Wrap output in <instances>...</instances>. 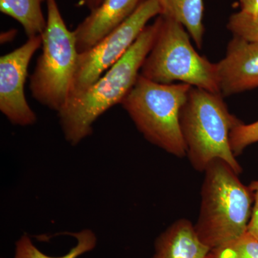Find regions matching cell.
<instances>
[{
	"label": "cell",
	"instance_id": "cell-1",
	"mask_svg": "<svg viewBox=\"0 0 258 258\" xmlns=\"http://www.w3.org/2000/svg\"><path fill=\"white\" fill-rule=\"evenodd\" d=\"M159 20L147 25L124 55L79 96L58 112L64 138L72 145L91 135L101 115L121 103L133 88L157 36Z\"/></svg>",
	"mask_w": 258,
	"mask_h": 258
},
{
	"label": "cell",
	"instance_id": "cell-2",
	"mask_svg": "<svg viewBox=\"0 0 258 258\" xmlns=\"http://www.w3.org/2000/svg\"><path fill=\"white\" fill-rule=\"evenodd\" d=\"M204 172L195 228L202 242L213 249L231 243L247 232L254 196L239 174L221 159L212 161Z\"/></svg>",
	"mask_w": 258,
	"mask_h": 258
},
{
	"label": "cell",
	"instance_id": "cell-3",
	"mask_svg": "<svg viewBox=\"0 0 258 258\" xmlns=\"http://www.w3.org/2000/svg\"><path fill=\"white\" fill-rule=\"evenodd\" d=\"M179 121L186 157L195 170L204 172L212 161L221 159L237 174L242 172L230 143L231 131L241 121L229 112L221 94L192 86Z\"/></svg>",
	"mask_w": 258,
	"mask_h": 258
},
{
	"label": "cell",
	"instance_id": "cell-4",
	"mask_svg": "<svg viewBox=\"0 0 258 258\" xmlns=\"http://www.w3.org/2000/svg\"><path fill=\"white\" fill-rule=\"evenodd\" d=\"M192 86L162 84L139 75L120 104L144 138L175 157L186 156L180 113Z\"/></svg>",
	"mask_w": 258,
	"mask_h": 258
},
{
	"label": "cell",
	"instance_id": "cell-5",
	"mask_svg": "<svg viewBox=\"0 0 258 258\" xmlns=\"http://www.w3.org/2000/svg\"><path fill=\"white\" fill-rule=\"evenodd\" d=\"M47 25L41 35L42 52L30 76L32 97L59 111L69 101L79 52L76 35L66 26L56 0H46Z\"/></svg>",
	"mask_w": 258,
	"mask_h": 258
},
{
	"label": "cell",
	"instance_id": "cell-6",
	"mask_svg": "<svg viewBox=\"0 0 258 258\" xmlns=\"http://www.w3.org/2000/svg\"><path fill=\"white\" fill-rule=\"evenodd\" d=\"M157 18V36L140 75L156 83L171 84L180 81L220 94L217 63L199 55L181 24L161 15Z\"/></svg>",
	"mask_w": 258,
	"mask_h": 258
},
{
	"label": "cell",
	"instance_id": "cell-7",
	"mask_svg": "<svg viewBox=\"0 0 258 258\" xmlns=\"http://www.w3.org/2000/svg\"><path fill=\"white\" fill-rule=\"evenodd\" d=\"M161 14V7L158 0H144L133 14L119 26L103 37L95 46L79 53L69 100L84 92L119 60L147 26L148 22Z\"/></svg>",
	"mask_w": 258,
	"mask_h": 258
},
{
	"label": "cell",
	"instance_id": "cell-8",
	"mask_svg": "<svg viewBox=\"0 0 258 258\" xmlns=\"http://www.w3.org/2000/svg\"><path fill=\"white\" fill-rule=\"evenodd\" d=\"M41 46V35L30 37L22 46L0 57V111L13 124L28 126L36 122L25 97V84L30 60Z\"/></svg>",
	"mask_w": 258,
	"mask_h": 258
},
{
	"label": "cell",
	"instance_id": "cell-9",
	"mask_svg": "<svg viewBox=\"0 0 258 258\" xmlns=\"http://www.w3.org/2000/svg\"><path fill=\"white\" fill-rule=\"evenodd\" d=\"M219 88L229 96L258 87V42L233 36L217 63Z\"/></svg>",
	"mask_w": 258,
	"mask_h": 258
},
{
	"label": "cell",
	"instance_id": "cell-10",
	"mask_svg": "<svg viewBox=\"0 0 258 258\" xmlns=\"http://www.w3.org/2000/svg\"><path fill=\"white\" fill-rule=\"evenodd\" d=\"M144 0H103L74 30L79 53L95 46L129 18Z\"/></svg>",
	"mask_w": 258,
	"mask_h": 258
},
{
	"label": "cell",
	"instance_id": "cell-11",
	"mask_svg": "<svg viewBox=\"0 0 258 258\" xmlns=\"http://www.w3.org/2000/svg\"><path fill=\"white\" fill-rule=\"evenodd\" d=\"M210 250L199 238L195 225L181 218L158 237L152 258H205Z\"/></svg>",
	"mask_w": 258,
	"mask_h": 258
},
{
	"label": "cell",
	"instance_id": "cell-12",
	"mask_svg": "<svg viewBox=\"0 0 258 258\" xmlns=\"http://www.w3.org/2000/svg\"><path fill=\"white\" fill-rule=\"evenodd\" d=\"M161 16L176 20L188 31L198 47L203 46L205 27L203 25V0H158Z\"/></svg>",
	"mask_w": 258,
	"mask_h": 258
},
{
	"label": "cell",
	"instance_id": "cell-13",
	"mask_svg": "<svg viewBox=\"0 0 258 258\" xmlns=\"http://www.w3.org/2000/svg\"><path fill=\"white\" fill-rule=\"evenodd\" d=\"M46 0H0V11L23 26L28 38L41 35L46 28L42 4Z\"/></svg>",
	"mask_w": 258,
	"mask_h": 258
},
{
	"label": "cell",
	"instance_id": "cell-14",
	"mask_svg": "<svg viewBox=\"0 0 258 258\" xmlns=\"http://www.w3.org/2000/svg\"><path fill=\"white\" fill-rule=\"evenodd\" d=\"M71 235L77 240L76 245L63 256L51 257L39 250L32 243L29 236L24 235L16 242L15 258H77L96 247V237L91 230H84L71 234Z\"/></svg>",
	"mask_w": 258,
	"mask_h": 258
},
{
	"label": "cell",
	"instance_id": "cell-15",
	"mask_svg": "<svg viewBox=\"0 0 258 258\" xmlns=\"http://www.w3.org/2000/svg\"><path fill=\"white\" fill-rule=\"evenodd\" d=\"M215 249L224 258H258V239L247 231L231 243Z\"/></svg>",
	"mask_w": 258,
	"mask_h": 258
},
{
	"label": "cell",
	"instance_id": "cell-16",
	"mask_svg": "<svg viewBox=\"0 0 258 258\" xmlns=\"http://www.w3.org/2000/svg\"><path fill=\"white\" fill-rule=\"evenodd\" d=\"M256 142H258V120L250 124H244L241 121L231 131L230 147L235 157Z\"/></svg>",
	"mask_w": 258,
	"mask_h": 258
},
{
	"label": "cell",
	"instance_id": "cell-17",
	"mask_svg": "<svg viewBox=\"0 0 258 258\" xmlns=\"http://www.w3.org/2000/svg\"><path fill=\"white\" fill-rule=\"evenodd\" d=\"M227 29L233 36L250 42H258V20H254L242 12L231 15Z\"/></svg>",
	"mask_w": 258,
	"mask_h": 258
},
{
	"label": "cell",
	"instance_id": "cell-18",
	"mask_svg": "<svg viewBox=\"0 0 258 258\" xmlns=\"http://www.w3.org/2000/svg\"><path fill=\"white\" fill-rule=\"evenodd\" d=\"M249 187L253 193L254 204L247 232L258 239V180L252 181Z\"/></svg>",
	"mask_w": 258,
	"mask_h": 258
},
{
	"label": "cell",
	"instance_id": "cell-19",
	"mask_svg": "<svg viewBox=\"0 0 258 258\" xmlns=\"http://www.w3.org/2000/svg\"><path fill=\"white\" fill-rule=\"evenodd\" d=\"M240 12L258 20V0H240Z\"/></svg>",
	"mask_w": 258,
	"mask_h": 258
},
{
	"label": "cell",
	"instance_id": "cell-20",
	"mask_svg": "<svg viewBox=\"0 0 258 258\" xmlns=\"http://www.w3.org/2000/svg\"><path fill=\"white\" fill-rule=\"evenodd\" d=\"M82 1L83 5L87 7L90 11H93V10L96 9L101 4L103 0H82Z\"/></svg>",
	"mask_w": 258,
	"mask_h": 258
},
{
	"label": "cell",
	"instance_id": "cell-21",
	"mask_svg": "<svg viewBox=\"0 0 258 258\" xmlns=\"http://www.w3.org/2000/svg\"><path fill=\"white\" fill-rule=\"evenodd\" d=\"M205 258H224L222 257L220 254L217 252L216 249H210V252H208V254H207L206 257Z\"/></svg>",
	"mask_w": 258,
	"mask_h": 258
}]
</instances>
